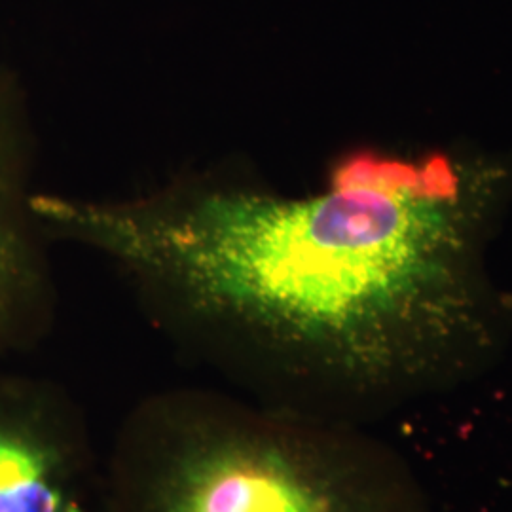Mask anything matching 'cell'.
I'll list each match as a JSON object with an SVG mask.
<instances>
[{
  "label": "cell",
  "instance_id": "6da1fadb",
  "mask_svg": "<svg viewBox=\"0 0 512 512\" xmlns=\"http://www.w3.org/2000/svg\"><path fill=\"white\" fill-rule=\"evenodd\" d=\"M458 192L442 160L357 154L304 198L188 179L131 198L40 190L35 213L245 397L357 423L471 321Z\"/></svg>",
  "mask_w": 512,
  "mask_h": 512
},
{
  "label": "cell",
  "instance_id": "7a4b0ae2",
  "mask_svg": "<svg viewBox=\"0 0 512 512\" xmlns=\"http://www.w3.org/2000/svg\"><path fill=\"white\" fill-rule=\"evenodd\" d=\"M105 512H423L399 458L357 423L179 387L129 410Z\"/></svg>",
  "mask_w": 512,
  "mask_h": 512
},
{
  "label": "cell",
  "instance_id": "3957f363",
  "mask_svg": "<svg viewBox=\"0 0 512 512\" xmlns=\"http://www.w3.org/2000/svg\"><path fill=\"white\" fill-rule=\"evenodd\" d=\"M0 512H105V458L59 385L0 363Z\"/></svg>",
  "mask_w": 512,
  "mask_h": 512
},
{
  "label": "cell",
  "instance_id": "277c9868",
  "mask_svg": "<svg viewBox=\"0 0 512 512\" xmlns=\"http://www.w3.org/2000/svg\"><path fill=\"white\" fill-rule=\"evenodd\" d=\"M35 160L27 93L0 59V363L37 348L54 325L50 239L33 205Z\"/></svg>",
  "mask_w": 512,
  "mask_h": 512
}]
</instances>
